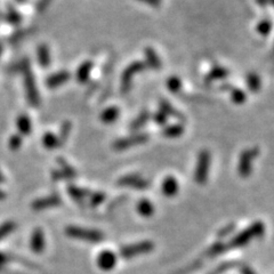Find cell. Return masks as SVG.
Returning a JSON list of instances; mask_svg holds the SVG:
<instances>
[{"label": "cell", "instance_id": "cell-1", "mask_svg": "<svg viewBox=\"0 0 274 274\" xmlns=\"http://www.w3.org/2000/svg\"><path fill=\"white\" fill-rule=\"evenodd\" d=\"M265 233V225L262 222H256L254 224L246 228V230L241 231L239 234L233 237V239L226 245L227 249H237L242 248L253 241L254 239H258V237L263 236Z\"/></svg>", "mask_w": 274, "mask_h": 274}, {"label": "cell", "instance_id": "cell-2", "mask_svg": "<svg viewBox=\"0 0 274 274\" xmlns=\"http://www.w3.org/2000/svg\"><path fill=\"white\" fill-rule=\"evenodd\" d=\"M65 234L71 239L91 242V244H97L104 239V234L100 231L79 226H67L65 228Z\"/></svg>", "mask_w": 274, "mask_h": 274}, {"label": "cell", "instance_id": "cell-3", "mask_svg": "<svg viewBox=\"0 0 274 274\" xmlns=\"http://www.w3.org/2000/svg\"><path fill=\"white\" fill-rule=\"evenodd\" d=\"M154 249V244L150 240L140 241L136 244L123 246L120 249V256L125 259H131L140 255L149 254Z\"/></svg>", "mask_w": 274, "mask_h": 274}, {"label": "cell", "instance_id": "cell-4", "mask_svg": "<svg viewBox=\"0 0 274 274\" xmlns=\"http://www.w3.org/2000/svg\"><path fill=\"white\" fill-rule=\"evenodd\" d=\"M24 86H25V90H26V96L27 99H29V103L33 107H37L39 105V93H38V88H37L36 81L33 75L30 70H25L24 72Z\"/></svg>", "mask_w": 274, "mask_h": 274}, {"label": "cell", "instance_id": "cell-5", "mask_svg": "<svg viewBox=\"0 0 274 274\" xmlns=\"http://www.w3.org/2000/svg\"><path fill=\"white\" fill-rule=\"evenodd\" d=\"M61 203H62V200L57 194H50L48 196H44V198L35 200L33 202L31 203V208L33 209L35 212H40V210H44L47 208L58 207Z\"/></svg>", "mask_w": 274, "mask_h": 274}, {"label": "cell", "instance_id": "cell-6", "mask_svg": "<svg viewBox=\"0 0 274 274\" xmlns=\"http://www.w3.org/2000/svg\"><path fill=\"white\" fill-rule=\"evenodd\" d=\"M117 265V256L111 250H103L97 256V266L102 271H111Z\"/></svg>", "mask_w": 274, "mask_h": 274}, {"label": "cell", "instance_id": "cell-7", "mask_svg": "<svg viewBox=\"0 0 274 274\" xmlns=\"http://www.w3.org/2000/svg\"><path fill=\"white\" fill-rule=\"evenodd\" d=\"M31 250L36 254H40L45 250V234L40 227H37L31 234L30 240Z\"/></svg>", "mask_w": 274, "mask_h": 274}, {"label": "cell", "instance_id": "cell-8", "mask_svg": "<svg viewBox=\"0 0 274 274\" xmlns=\"http://www.w3.org/2000/svg\"><path fill=\"white\" fill-rule=\"evenodd\" d=\"M68 78H70V73L67 71L54 73V75H50L47 79H46V85H47L49 88H56V87L65 84L68 80Z\"/></svg>", "mask_w": 274, "mask_h": 274}, {"label": "cell", "instance_id": "cell-9", "mask_svg": "<svg viewBox=\"0 0 274 274\" xmlns=\"http://www.w3.org/2000/svg\"><path fill=\"white\" fill-rule=\"evenodd\" d=\"M16 127L20 135H29L32 130V122L29 116L26 114H21L16 119Z\"/></svg>", "mask_w": 274, "mask_h": 274}, {"label": "cell", "instance_id": "cell-10", "mask_svg": "<svg viewBox=\"0 0 274 274\" xmlns=\"http://www.w3.org/2000/svg\"><path fill=\"white\" fill-rule=\"evenodd\" d=\"M37 54H38V62L40 66L48 67L50 65V52L48 46L41 44L38 47V50H37Z\"/></svg>", "mask_w": 274, "mask_h": 274}, {"label": "cell", "instance_id": "cell-11", "mask_svg": "<svg viewBox=\"0 0 274 274\" xmlns=\"http://www.w3.org/2000/svg\"><path fill=\"white\" fill-rule=\"evenodd\" d=\"M177 190H178V185L175 178L169 177L163 182V184H162L163 194H166L167 196H173L177 193Z\"/></svg>", "mask_w": 274, "mask_h": 274}, {"label": "cell", "instance_id": "cell-12", "mask_svg": "<svg viewBox=\"0 0 274 274\" xmlns=\"http://www.w3.org/2000/svg\"><path fill=\"white\" fill-rule=\"evenodd\" d=\"M43 145L46 149L53 150L58 148L61 143H59L58 137L53 134V132H46V134L43 136Z\"/></svg>", "mask_w": 274, "mask_h": 274}, {"label": "cell", "instance_id": "cell-13", "mask_svg": "<svg viewBox=\"0 0 274 274\" xmlns=\"http://www.w3.org/2000/svg\"><path fill=\"white\" fill-rule=\"evenodd\" d=\"M225 250H227L226 245L223 244V242L221 241H218L216 242V244H214L212 247H210L207 251H206L204 256L207 258H213V257H216V256L218 255H221Z\"/></svg>", "mask_w": 274, "mask_h": 274}, {"label": "cell", "instance_id": "cell-14", "mask_svg": "<svg viewBox=\"0 0 274 274\" xmlns=\"http://www.w3.org/2000/svg\"><path fill=\"white\" fill-rule=\"evenodd\" d=\"M137 209H139V213L142 215V216H144V217H150L151 215H153L154 213L153 204L151 203L149 200H142L139 203Z\"/></svg>", "mask_w": 274, "mask_h": 274}, {"label": "cell", "instance_id": "cell-15", "mask_svg": "<svg viewBox=\"0 0 274 274\" xmlns=\"http://www.w3.org/2000/svg\"><path fill=\"white\" fill-rule=\"evenodd\" d=\"M16 228V223L13 221H8L3 223L0 225V241H2L4 237H6L7 235L11 234Z\"/></svg>", "mask_w": 274, "mask_h": 274}, {"label": "cell", "instance_id": "cell-16", "mask_svg": "<svg viewBox=\"0 0 274 274\" xmlns=\"http://www.w3.org/2000/svg\"><path fill=\"white\" fill-rule=\"evenodd\" d=\"M67 191H68V194L71 195V198L77 200V201L82 200L87 194H88L87 193V191L81 190V189H79V187L72 186V185L67 187Z\"/></svg>", "mask_w": 274, "mask_h": 274}, {"label": "cell", "instance_id": "cell-17", "mask_svg": "<svg viewBox=\"0 0 274 274\" xmlns=\"http://www.w3.org/2000/svg\"><path fill=\"white\" fill-rule=\"evenodd\" d=\"M22 145V136L20 134L13 135L8 141V146L12 151H17Z\"/></svg>", "mask_w": 274, "mask_h": 274}, {"label": "cell", "instance_id": "cell-18", "mask_svg": "<svg viewBox=\"0 0 274 274\" xmlns=\"http://www.w3.org/2000/svg\"><path fill=\"white\" fill-rule=\"evenodd\" d=\"M89 70H90V63L82 64V65L79 67V70H78V79H79V81L82 82L88 78Z\"/></svg>", "mask_w": 274, "mask_h": 274}, {"label": "cell", "instance_id": "cell-19", "mask_svg": "<svg viewBox=\"0 0 274 274\" xmlns=\"http://www.w3.org/2000/svg\"><path fill=\"white\" fill-rule=\"evenodd\" d=\"M103 200H104V194L103 193H94L90 198V206L96 207V206L102 203Z\"/></svg>", "mask_w": 274, "mask_h": 274}, {"label": "cell", "instance_id": "cell-20", "mask_svg": "<svg viewBox=\"0 0 274 274\" xmlns=\"http://www.w3.org/2000/svg\"><path fill=\"white\" fill-rule=\"evenodd\" d=\"M8 256L4 253H0V269H3L5 265L8 262Z\"/></svg>", "mask_w": 274, "mask_h": 274}, {"label": "cell", "instance_id": "cell-21", "mask_svg": "<svg viewBox=\"0 0 274 274\" xmlns=\"http://www.w3.org/2000/svg\"><path fill=\"white\" fill-rule=\"evenodd\" d=\"M241 274H256V273L253 271V268H250L249 266H242Z\"/></svg>", "mask_w": 274, "mask_h": 274}, {"label": "cell", "instance_id": "cell-22", "mask_svg": "<svg viewBox=\"0 0 274 274\" xmlns=\"http://www.w3.org/2000/svg\"><path fill=\"white\" fill-rule=\"evenodd\" d=\"M5 198H6V193H5V192H4V191H2V190H0V201H2V200H4Z\"/></svg>", "mask_w": 274, "mask_h": 274}, {"label": "cell", "instance_id": "cell-23", "mask_svg": "<svg viewBox=\"0 0 274 274\" xmlns=\"http://www.w3.org/2000/svg\"><path fill=\"white\" fill-rule=\"evenodd\" d=\"M4 182H5V177H4V175H3L2 170H0V184H2V183H4Z\"/></svg>", "mask_w": 274, "mask_h": 274}, {"label": "cell", "instance_id": "cell-24", "mask_svg": "<svg viewBox=\"0 0 274 274\" xmlns=\"http://www.w3.org/2000/svg\"><path fill=\"white\" fill-rule=\"evenodd\" d=\"M2 52H3V46L0 45V55H2Z\"/></svg>", "mask_w": 274, "mask_h": 274}]
</instances>
